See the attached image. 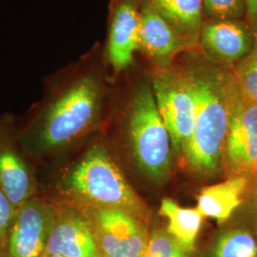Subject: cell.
Masks as SVG:
<instances>
[{"label": "cell", "mask_w": 257, "mask_h": 257, "mask_svg": "<svg viewBox=\"0 0 257 257\" xmlns=\"http://www.w3.org/2000/svg\"><path fill=\"white\" fill-rule=\"evenodd\" d=\"M246 8L245 19L257 37V0H244Z\"/></svg>", "instance_id": "obj_22"}, {"label": "cell", "mask_w": 257, "mask_h": 257, "mask_svg": "<svg viewBox=\"0 0 257 257\" xmlns=\"http://www.w3.org/2000/svg\"><path fill=\"white\" fill-rule=\"evenodd\" d=\"M155 10L193 50H198L205 19L203 0H138Z\"/></svg>", "instance_id": "obj_14"}, {"label": "cell", "mask_w": 257, "mask_h": 257, "mask_svg": "<svg viewBox=\"0 0 257 257\" xmlns=\"http://www.w3.org/2000/svg\"><path fill=\"white\" fill-rule=\"evenodd\" d=\"M141 257H150V255L145 252V253H144V254H143V255H142Z\"/></svg>", "instance_id": "obj_25"}, {"label": "cell", "mask_w": 257, "mask_h": 257, "mask_svg": "<svg viewBox=\"0 0 257 257\" xmlns=\"http://www.w3.org/2000/svg\"><path fill=\"white\" fill-rule=\"evenodd\" d=\"M122 115L139 168L153 180L165 179L171 170L172 141L157 109L150 72L130 90Z\"/></svg>", "instance_id": "obj_4"}, {"label": "cell", "mask_w": 257, "mask_h": 257, "mask_svg": "<svg viewBox=\"0 0 257 257\" xmlns=\"http://www.w3.org/2000/svg\"><path fill=\"white\" fill-rule=\"evenodd\" d=\"M17 208L0 187V256L3 253Z\"/></svg>", "instance_id": "obj_21"}, {"label": "cell", "mask_w": 257, "mask_h": 257, "mask_svg": "<svg viewBox=\"0 0 257 257\" xmlns=\"http://www.w3.org/2000/svg\"><path fill=\"white\" fill-rule=\"evenodd\" d=\"M55 222L45 255L101 257L92 226L81 209L70 203L55 201Z\"/></svg>", "instance_id": "obj_12"}, {"label": "cell", "mask_w": 257, "mask_h": 257, "mask_svg": "<svg viewBox=\"0 0 257 257\" xmlns=\"http://www.w3.org/2000/svg\"><path fill=\"white\" fill-rule=\"evenodd\" d=\"M157 109L173 148L183 155L193 137L195 100L191 78L178 59L165 68L149 70Z\"/></svg>", "instance_id": "obj_5"}, {"label": "cell", "mask_w": 257, "mask_h": 257, "mask_svg": "<svg viewBox=\"0 0 257 257\" xmlns=\"http://www.w3.org/2000/svg\"><path fill=\"white\" fill-rule=\"evenodd\" d=\"M248 179L230 176L227 180L204 188L197 198L196 209L204 217H211L223 223L242 203Z\"/></svg>", "instance_id": "obj_15"}, {"label": "cell", "mask_w": 257, "mask_h": 257, "mask_svg": "<svg viewBox=\"0 0 257 257\" xmlns=\"http://www.w3.org/2000/svg\"><path fill=\"white\" fill-rule=\"evenodd\" d=\"M215 257H257V243L246 230H232L218 240Z\"/></svg>", "instance_id": "obj_17"}, {"label": "cell", "mask_w": 257, "mask_h": 257, "mask_svg": "<svg viewBox=\"0 0 257 257\" xmlns=\"http://www.w3.org/2000/svg\"><path fill=\"white\" fill-rule=\"evenodd\" d=\"M139 4L138 55H142L151 69H161L175 63L180 55L193 51L174 28L156 11Z\"/></svg>", "instance_id": "obj_13"}, {"label": "cell", "mask_w": 257, "mask_h": 257, "mask_svg": "<svg viewBox=\"0 0 257 257\" xmlns=\"http://www.w3.org/2000/svg\"><path fill=\"white\" fill-rule=\"evenodd\" d=\"M150 257H185V250L168 231L156 230L150 235L147 249Z\"/></svg>", "instance_id": "obj_20"}, {"label": "cell", "mask_w": 257, "mask_h": 257, "mask_svg": "<svg viewBox=\"0 0 257 257\" xmlns=\"http://www.w3.org/2000/svg\"><path fill=\"white\" fill-rule=\"evenodd\" d=\"M231 69L242 96L257 105V37L251 51Z\"/></svg>", "instance_id": "obj_18"}, {"label": "cell", "mask_w": 257, "mask_h": 257, "mask_svg": "<svg viewBox=\"0 0 257 257\" xmlns=\"http://www.w3.org/2000/svg\"><path fill=\"white\" fill-rule=\"evenodd\" d=\"M44 257H65L62 255H58V254H49V255H44Z\"/></svg>", "instance_id": "obj_23"}, {"label": "cell", "mask_w": 257, "mask_h": 257, "mask_svg": "<svg viewBox=\"0 0 257 257\" xmlns=\"http://www.w3.org/2000/svg\"><path fill=\"white\" fill-rule=\"evenodd\" d=\"M255 179V194H256V198H257V175L256 177L254 178Z\"/></svg>", "instance_id": "obj_24"}, {"label": "cell", "mask_w": 257, "mask_h": 257, "mask_svg": "<svg viewBox=\"0 0 257 257\" xmlns=\"http://www.w3.org/2000/svg\"><path fill=\"white\" fill-rule=\"evenodd\" d=\"M109 83L101 43L47 76L41 98L17 120L20 143L38 168L53 164L101 123Z\"/></svg>", "instance_id": "obj_1"}, {"label": "cell", "mask_w": 257, "mask_h": 257, "mask_svg": "<svg viewBox=\"0 0 257 257\" xmlns=\"http://www.w3.org/2000/svg\"><path fill=\"white\" fill-rule=\"evenodd\" d=\"M0 187L17 209L40 194L39 169L22 147L10 113L0 117Z\"/></svg>", "instance_id": "obj_7"}, {"label": "cell", "mask_w": 257, "mask_h": 257, "mask_svg": "<svg viewBox=\"0 0 257 257\" xmlns=\"http://www.w3.org/2000/svg\"><path fill=\"white\" fill-rule=\"evenodd\" d=\"M255 40L246 19H205L198 51L215 64L232 67L251 51Z\"/></svg>", "instance_id": "obj_11"}, {"label": "cell", "mask_w": 257, "mask_h": 257, "mask_svg": "<svg viewBox=\"0 0 257 257\" xmlns=\"http://www.w3.org/2000/svg\"><path fill=\"white\" fill-rule=\"evenodd\" d=\"M159 211L169 220L168 233L179 243L186 252L192 251L202 225L204 216L201 212L196 208H182L169 198L162 201Z\"/></svg>", "instance_id": "obj_16"}, {"label": "cell", "mask_w": 257, "mask_h": 257, "mask_svg": "<svg viewBox=\"0 0 257 257\" xmlns=\"http://www.w3.org/2000/svg\"><path fill=\"white\" fill-rule=\"evenodd\" d=\"M222 163L229 177H256L257 105L242 94L230 120Z\"/></svg>", "instance_id": "obj_10"}, {"label": "cell", "mask_w": 257, "mask_h": 257, "mask_svg": "<svg viewBox=\"0 0 257 257\" xmlns=\"http://www.w3.org/2000/svg\"><path fill=\"white\" fill-rule=\"evenodd\" d=\"M177 59L191 78L195 100L194 130L184 151L185 161L197 174L212 175L222 163L241 92L231 67L211 62L198 50L186 52Z\"/></svg>", "instance_id": "obj_2"}, {"label": "cell", "mask_w": 257, "mask_h": 257, "mask_svg": "<svg viewBox=\"0 0 257 257\" xmlns=\"http://www.w3.org/2000/svg\"><path fill=\"white\" fill-rule=\"evenodd\" d=\"M44 168L48 173L39 176L40 193L53 200L121 210L144 221L149 216L146 205L103 144H92L72 164Z\"/></svg>", "instance_id": "obj_3"}, {"label": "cell", "mask_w": 257, "mask_h": 257, "mask_svg": "<svg viewBox=\"0 0 257 257\" xmlns=\"http://www.w3.org/2000/svg\"><path fill=\"white\" fill-rule=\"evenodd\" d=\"M139 19L138 0H110L103 52L113 83L137 63Z\"/></svg>", "instance_id": "obj_9"}, {"label": "cell", "mask_w": 257, "mask_h": 257, "mask_svg": "<svg viewBox=\"0 0 257 257\" xmlns=\"http://www.w3.org/2000/svg\"><path fill=\"white\" fill-rule=\"evenodd\" d=\"M205 19H245L244 0H203Z\"/></svg>", "instance_id": "obj_19"}, {"label": "cell", "mask_w": 257, "mask_h": 257, "mask_svg": "<svg viewBox=\"0 0 257 257\" xmlns=\"http://www.w3.org/2000/svg\"><path fill=\"white\" fill-rule=\"evenodd\" d=\"M92 226L101 257H141L150 235L145 221L127 211L75 205Z\"/></svg>", "instance_id": "obj_6"}, {"label": "cell", "mask_w": 257, "mask_h": 257, "mask_svg": "<svg viewBox=\"0 0 257 257\" xmlns=\"http://www.w3.org/2000/svg\"><path fill=\"white\" fill-rule=\"evenodd\" d=\"M55 211V200L41 193L19 206L0 257H44Z\"/></svg>", "instance_id": "obj_8"}]
</instances>
